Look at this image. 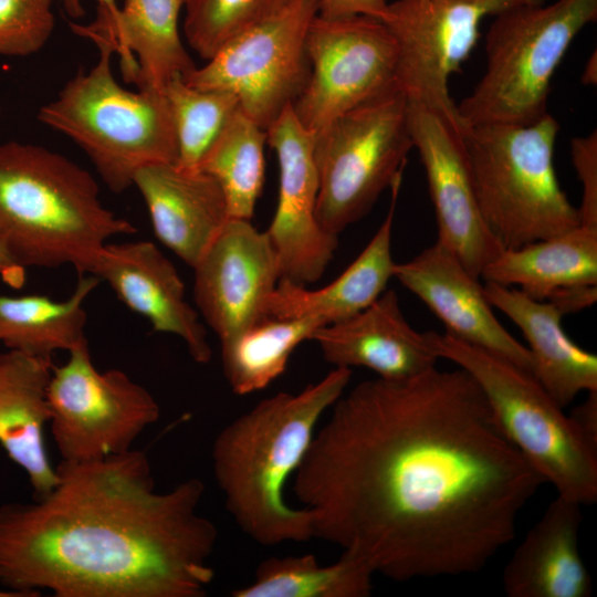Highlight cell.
I'll return each mask as SVG.
<instances>
[{
  "label": "cell",
  "mask_w": 597,
  "mask_h": 597,
  "mask_svg": "<svg viewBox=\"0 0 597 597\" xmlns=\"http://www.w3.org/2000/svg\"><path fill=\"white\" fill-rule=\"evenodd\" d=\"M32 502L0 505V584L23 597H203L216 525L205 484L156 490L145 452L62 461Z\"/></svg>",
  "instance_id": "7a4b0ae2"
},
{
  "label": "cell",
  "mask_w": 597,
  "mask_h": 597,
  "mask_svg": "<svg viewBox=\"0 0 597 597\" xmlns=\"http://www.w3.org/2000/svg\"><path fill=\"white\" fill-rule=\"evenodd\" d=\"M185 3L186 0H124L111 22H72L70 27L94 43H108L121 57L126 82L138 88L164 90L172 77H185L197 67L179 35V14Z\"/></svg>",
  "instance_id": "44dd1931"
},
{
  "label": "cell",
  "mask_w": 597,
  "mask_h": 597,
  "mask_svg": "<svg viewBox=\"0 0 597 597\" xmlns=\"http://www.w3.org/2000/svg\"><path fill=\"white\" fill-rule=\"evenodd\" d=\"M317 13L318 0H290L182 78L199 90L234 94L240 109L266 130L307 83L306 36Z\"/></svg>",
  "instance_id": "30bf717a"
},
{
  "label": "cell",
  "mask_w": 597,
  "mask_h": 597,
  "mask_svg": "<svg viewBox=\"0 0 597 597\" xmlns=\"http://www.w3.org/2000/svg\"><path fill=\"white\" fill-rule=\"evenodd\" d=\"M0 279L13 289H20L25 283V268L13 261L1 247Z\"/></svg>",
  "instance_id": "f35d334b"
},
{
  "label": "cell",
  "mask_w": 597,
  "mask_h": 597,
  "mask_svg": "<svg viewBox=\"0 0 597 597\" xmlns=\"http://www.w3.org/2000/svg\"><path fill=\"white\" fill-rule=\"evenodd\" d=\"M133 186L145 201L156 238L190 268L229 220L220 185L200 168L148 165L136 172Z\"/></svg>",
  "instance_id": "ffe728a7"
},
{
  "label": "cell",
  "mask_w": 597,
  "mask_h": 597,
  "mask_svg": "<svg viewBox=\"0 0 597 597\" xmlns=\"http://www.w3.org/2000/svg\"><path fill=\"white\" fill-rule=\"evenodd\" d=\"M582 82L585 85H595L597 82V57L596 51L591 54L584 66Z\"/></svg>",
  "instance_id": "ab89813d"
},
{
  "label": "cell",
  "mask_w": 597,
  "mask_h": 597,
  "mask_svg": "<svg viewBox=\"0 0 597 597\" xmlns=\"http://www.w3.org/2000/svg\"><path fill=\"white\" fill-rule=\"evenodd\" d=\"M192 269L197 308L220 342L265 316L281 279L266 231L242 219H229Z\"/></svg>",
  "instance_id": "2e32d148"
},
{
  "label": "cell",
  "mask_w": 597,
  "mask_h": 597,
  "mask_svg": "<svg viewBox=\"0 0 597 597\" xmlns=\"http://www.w3.org/2000/svg\"><path fill=\"white\" fill-rule=\"evenodd\" d=\"M306 50L310 76L292 109L315 134L347 111L397 87V43L379 19L317 14Z\"/></svg>",
  "instance_id": "4fadbf2b"
},
{
  "label": "cell",
  "mask_w": 597,
  "mask_h": 597,
  "mask_svg": "<svg viewBox=\"0 0 597 597\" xmlns=\"http://www.w3.org/2000/svg\"><path fill=\"white\" fill-rule=\"evenodd\" d=\"M402 178L390 187L391 201L386 218L359 255L327 285H306L280 279L263 304L265 316L315 318L324 325L354 316L378 298L394 277L391 233Z\"/></svg>",
  "instance_id": "603a6c76"
},
{
  "label": "cell",
  "mask_w": 597,
  "mask_h": 597,
  "mask_svg": "<svg viewBox=\"0 0 597 597\" xmlns=\"http://www.w3.org/2000/svg\"><path fill=\"white\" fill-rule=\"evenodd\" d=\"M54 23L52 0H0V54L28 56L40 51Z\"/></svg>",
  "instance_id": "d6a6232c"
},
{
  "label": "cell",
  "mask_w": 597,
  "mask_h": 597,
  "mask_svg": "<svg viewBox=\"0 0 597 597\" xmlns=\"http://www.w3.org/2000/svg\"><path fill=\"white\" fill-rule=\"evenodd\" d=\"M572 160L582 185V201L577 208L582 226L597 228V132L574 137Z\"/></svg>",
  "instance_id": "836d02e7"
},
{
  "label": "cell",
  "mask_w": 597,
  "mask_h": 597,
  "mask_svg": "<svg viewBox=\"0 0 597 597\" xmlns=\"http://www.w3.org/2000/svg\"><path fill=\"white\" fill-rule=\"evenodd\" d=\"M568 416L584 439L597 448V390L588 391L585 401Z\"/></svg>",
  "instance_id": "d590c367"
},
{
  "label": "cell",
  "mask_w": 597,
  "mask_h": 597,
  "mask_svg": "<svg viewBox=\"0 0 597 597\" xmlns=\"http://www.w3.org/2000/svg\"><path fill=\"white\" fill-rule=\"evenodd\" d=\"M324 326L315 318L264 316L220 342L223 374L231 390L249 395L280 377L294 349Z\"/></svg>",
  "instance_id": "83f0119b"
},
{
  "label": "cell",
  "mask_w": 597,
  "mask_h": 597,
  "mask_svg": "<svg viewBox=\"0 0 597 597\" xmlns=\"http://www.w3.org/2000/svg\"><path fill=\"white\" fill-rule=\"evenodd\" d=\"M98 283L93 274H80L74 291L64 301L35 294H0V343L8 349L50 359L55 352L87 345L84 303Z\"/></svg>",
  "instance_id": "4316f807"
},
{
  "label": "cell",
  "mask_w": 597,
  "mask_h": 597,
  "mask_svg": "<svg viewBox=\"0 0 597 597\" xmlns=\"http://www.w3.org/2000/svg\"><path fill=\"white\" fill-rule=\"evenodd\" d=\"M48 385L50 425L62 461L121 454L160 417L154 396L119 369L98 370L88 345L69 352Z\"/></svg>",
  "instance_id": "8fae6325"
},
{
  "label": "cell",
  "mask_w": 597,
  "mask_h": 597,
  "mask_svg": "<svg viewBox=\"0 0 597 597\" xmlns=\"http://www.w3.org/2000/svg\"><path fill=\"white\" fill-rule=\"evenodd\" d=\"M597 19V0L522 3L495 15L485 70L457 105L464 127L531 124L547 114L552 77L579 31Z\"/></svg>",
  "instance_id": "52a82bcc"
},
{
  "label": "cell",
  "mask_w": 597,
  "mask_h": 597,
  "mask_svg": "<svg viewBox=\"0 0 597 597\" xmlns=\"http://www.w3.org/2000/svg\"><path fill=\"white\" fill-rule=\"evenodd\" d=\"M266 130L239 109L200 164L220 185L229 219L251 220L264 184Z\"/></svg>",
  "instance_id": "f546056e"
},
{
  "label": "cell",
  "mask_w": 597,
  "mask_h": 597,
  "mask_svg": "<svg viewBox=\"0 0 597 597\" xmlns=\"http://www.w3.org/2000/svg\"><path fill=\"white\" fill-rule=\"evenodd\" d=\"M394 277L443 323L447 334L507 359L533 375L528 348L496 318L479 277L438 240L395 263Z\"/></svg>",
  "instance_id": "e0dca14e"
},
{
  "label": "cell",
  "mask_w": 597,
  "mask_h": 597,
  "mask_svg": "<svg viewBox=\"0 0 597 597\" xmlns=\"http://www.w3.org/2000/svg\"><path fill=\"white\" fill-rule=\"evenodd\" d=\"M315 136L316 217L338 235L402 178L413 147L407 97L395 87L339 115Z\"/></svg>",
  "instance_id": "9c48e42d"
},
{
  "label": "cell",
  "mask_w": 597,
  "mask_h": 597,
  "mask_svg": "<svg viewBox=\"0 0 597 597\" xmlns=\"http://www.w3.org/2000/svg\"><path fill=\"white\" fill-rule=\"evenodd\" d=\"M135 232L87 170L42 146L0 145V247L21 266L92 274L111 238Z\"/></svg>",
  "instance_id": "277c9868"
},
{
  "label": "cell",
  "mask_w": 597,
  "mask_h": 597,
  "mask_svg": "<svg viewBox=\"0 0 597 597\" xmlns=\"http://www.w3.org/2000/svg\"><path fill=\"white\" fill-rule=\"evenodd\" d=\"M436 346L440 358L476 381L506 439L557 495L582 506L596 503L597 448L532 374L447 333H438Z\"/></svg>",
  "instance_id": "ba28073f"
},
{
  "label": "cell",
  "mask_w": 597,
  "mask_h": 597,
  "mask_svg": "<svg viewBox=\"0 0 597 597\" xmlns=\"http://www.w3.org/2000/svg\"><path fill=\"white\" fill-rule=\"evenodd\" d=\"M96 2L97 17L94 21L107 23L116 18L119 7L116 4L115 0H96ZM62 4L65 12L71 18L78 19L83 17L85 12L82 7V0H62Z\"/></svg>",
  "instance_id": "74e56055"
},
{
  "label": "cell",
  "mask_w": 597,
  "mask_h": 597,
  "mask_svg": "<svg viewBox=\"0 0 597 597\" xmlns=\"http://www.w3.org/2000/svg\"><path fill=\"white\" fill-rule=\"evenodd\" d=\"M315 133L287 107L266 129L280 170L279 199L266 233L277 255L281 279L307 285L322 277L338 245L316 217L320 178Z\"/></svg>",
  "instance_id": "5bb4252c"
},
{
  "label": "cell",
  "mask_w": 597,
  "mask_h": 597,
  "mask_svg": "<svg viewBox=\"0 0 597 597\" xmlns=\"http://www.w3.org/2000/svg\"><path fill=\"white\" fill-rule=\"evenodd\" d=\"M481 277L515 287L537 301L562 290L597 285V228L579 224L564 233L503 249Z\"/></svg>",
  "instance_id": "484cf974"
},
{
  "label": "cell",
  "mask_w": 597,
  "mask_h": 597,
  "mask_svg": "<svg viewBox=\"0 0 597 597\" xmlns=\"http://www.w3.org/2000/svg\"><path fill=\"white\" fill-rule=\"evenodd\" d=\"M352 374L349 368L334 367L296 394L264 398L214 438L211 461L216 483L234 523L253 542L274 546L314 538L311 512L291 506L284 489Z\"/></svg>",
  "instance_id": "3957f363"
},
{
  "label": "cell",
  "mask_w": 597,
  "mask_h": 597,
  "mask_svg": "<svg viewBox=\"0 0 597 597\" xmlns=\"http://www.w3.org/2000/svg\"><path fill=\"white\" fill-rule=\"evenodd\" d=\"M177 138L176 164L198 169L206 154L240 109L238 97L220 90H199L181 75L164 87Z\"/></svg>",
  "instance_id": "4dcf8cb0"
},
{
  "label": "cell",
  "mask_w": 597,
  "mask_h": 597,
  "mask_svg": "<svg viewBox=\"0 0 597 597\" xmlns=\"http://www.w3.org/2000/svg\"><path fill=\"white\" fill-rule=\"evenodd\" d=\"M95 44L97 63L70 80L38 119L77 144L104 184L121 193L140 168L177 161L176 132L164 90L124 88L112 72V46Z\"/></svg>",
  "instance_id": "8992f818"
},
{
  "label": "cell",
  "mask_w": 597,
  "mask_h": 597,
  "mask_svg": "<svg viewBox=\"0 0 597 597\" xmlns=\"http://www.w3.org/2000/svg\"><path fill=\"white\" fill-rule=\"evenodd\" d=\"M437 335L415 329L397 293L386 290L354 316L316 329L311 341L334 367H364L386 380H406L437 366Z\"/></svg>",
  "instance_id": "d6986e66"
},
{
  "label": "cell",
  "mask_w": 597,
  "mask_h": 597,
  "mask_svg": "<svg viewBox=\"0 0 597 597\" xmlns=\"http://www.w3.org/2000/svg\"><path fill=\"white\" fill-rule=\"evenodd\" d=\"M52 368L50 358L12 349L0 354V446L25 472L33 498L46 494L57 480L44 444Z\"/></svg>",
  "instance_id": "d4e9b609"
},
{
  "label": "cell",
  "mask_w": 597,
  "mask_h": 597,
  "mask_svg": "<svg viewBox=\"0 0 597 597\" xmlns=\"http://www.w3.org/2000/svg\"><path fill=\"white\" fill-rule=\"evenodd\" d=\"M374 572L363 561L343 553L329 565L313 554L271 556L263 559L247 586L232 597H368Z\"/></svg>",
  "instance_id": "f1b7e54d"
},
{
  "label": "cell",
  "mask_w": 597,
  "mask_h": 597,
  "mask_svg": "<svg viewBox=\"0 0 597 597\" xmlns=\"http://www.w3.org/2000/svg\"><path fill=\"white\" fill-rule=\"evenodd\" d=\"M549 114L526 124L468 126L462 133L473 188L489 231L504 249L547 239L580 224L559 186Z\"/></svg>",
  "instance_id": "5b68a950"
},
{
  "label": "cell",
  "mask_w": 597,
  "mask_h": 597,
  "mask_svg": "<svg viewBox=\"0 0 597 597\" xmlns=\"http://www.w3.org/2000/svg\"><path fill=\"white\" fill-rule=\"evenodd\" d=\"M290 0H186L184 32L190 48L210 60L233 38L268 19Z\"/></svg>",
  "instance_id": "1f68e13d"
},
{
  "label": "cell",
  "mask_w": 597,
  "mask_h": 597,
  "mask_svg": "<svg viewBox=\"0 0 597 597\" xmlns=\"http://www.w3.org/2000/svg\"><path fill=\"white\" fill-rule=\"evenodd\" d=\"M544 0H527V3L531 4H543Z\"/></svg>",
  "instance_id": "b9f144b4"
},
{
  "label": "cell",
  "mask_w": 597,
  "mask_h": 597,
  "mask_svg": "<svg viewBox=\"0 0 597 597\" xmlns=\"http://www.w3.org/2000/svg\"><path fill=\"white\" fill-rule=\"evenodd\" d=\"M527 0H396L380 20L398 49L396 84L409 102L422 104L464 129L449 93V77L475 46L488 15Z\"/></svg>",
  "instance_id": "7c38bea8"
},
{
  "label": "cell",
  "mask_w": 597,
  "mask_h": 597,
  "mask_svg": "<svg viewBox=\"0 0 597 597\" xmlns=\"http://www.w3.org/2000/svg\"><path fill=\"white\" fill-rule=\"evenodd\" d=\"M582 505L559 495L527 532L506 563L510 597H589L591 576L579 552Z\"/></svg>",
  "instance_id": "7402d4cb"
},
{
  "label": "cell",
  "mask_w": 597,
  "mask_h": 597,
  "mask_svg": "<svg viewBox=\"0 0 597 597\" xmlns=\"http://www.w3.org/2000/svg\"><path fill=\"white\" fill-rule=\"evenodd\" d=\"M408 123L428 181L437 240L480 279L483 269L504 248L481 216L462 137L464 129L442 114L409 101Z\"/></svg>",
  "instance_id": "9a60e30c"
},
{
  "label": "cell",
  "mask_w": 597,
  "mask_h": 597,
  "mask_svg": "<svg viewBox=\"0 0 597 597\" xmlns=\"http://www.w3.org/2000/svg\"><path fill=\"white\" fill-rule=\"evenodd\" d=\"M483 287L491 305L523 333L534 363L533 376L562 408L580 392L597 390V356L567 336L564 315L554 304L492 282Z\"/></svg>",
  "instance_id": "cb8c5ba5"
},
{
  "label": "cell",
  "mask_w": 597,
  "mask_h": 597,
  "mask_svg": "<svg viewBox=\"0 0 597 597\" xmlns=\"http://www.w3.org/2000/svg\"><path fill=\"white\" fill-rule=\"evenodd\" d=\"M597 300V285L575 286L559 291L549 301L563 315L591 306Z\"/></svg>",
  "instance_id": "8d00e7d4"
},
{
  "label": "cell",
  "mask_w": 597,
  "mask_h": 597,
  "mask_svg": "<svg viewBox=\"0 0 597 597\" xmlns=\"http://www.w3.org/2000/svg\"><path fill=\"white\" fill-rule=\"evenodd\" d=\"M92 274L106 282L155 332L179 337L196 363L211 360L212 349L199 313L187 302L177 269L153 242L107 243Z\"/></svg>",
  "instance_id": "ac0fdd59"
},
{
  "label": "cell",
  "mask_w": 597,
  "mask_h": 597,
  "mask_svg": "<svg viewBox=\"0 0 597 597\" xmlns=\"http://www.w3.org/2000/svg\"><path fill=\"white\" fill-rule=\"evenodd\" d=\"M543 478L476 381L436 367L343 394L293 475L314 538L397 582L478 573L514 537Z\"/></svg>",
  "instance_id": "6da1fadb"
},
{
  "label": "cell",
  "mask_w": 597,
  "mask_h": 597,
  "mask_svg": "<svg viewBox=\"0 0 597 597\" xmlns=\"http://www.w3.org/2000/svg\"><path fill=\"white\" fill-rule=\"evenodd\" d=\"M0 597H23L18 593L10 591L7 589H0Z\"/></svg>",
  "instance_id": "60d3db41"
},
{
  "label": "cell",
  "mask_w": 597,
  "mask_h": 597,
  "mask_svg": "<svg viewBox=\"0 0 597 597\" xmlns=\"http://www.w3.org/2000/svg\"><path fill=\"white\" fill-rule=\"evenodd\" d=\"M386 0H318V15L327 19L367 15L381 20L387 11Z\"/></svg>",
  "instance_id": "e575fe53"
}]
</instances>
